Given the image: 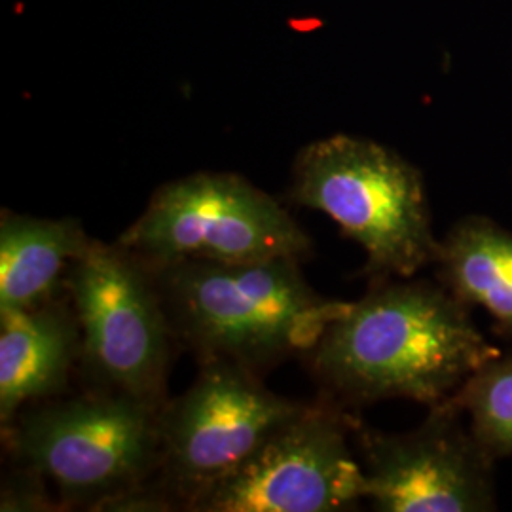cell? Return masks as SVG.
I'll use <instances>...</instances> for the list:
<instances>
[{
	"instance_id": "cell-2",
	"label": "cell",
	"mask_w": 512,
	"mask_h": 512,
	"mask_svg": "<svg viewBox=\"0 0 512 512\" xmlns=\"http://www.w3.org/2000/svg\"><path fill=\"white\" fill-rule=\"evenodd\" d=\"M296 258L152 266L177 344L198 363L226 361L264 376L315 344L348 306L315 293Z\"/></svg>"
},
{
	"instance_id": "cell-13",
	"label": "cell",
	"mask_w": 512,
	"mask_h": 512,
	"mask_svg": "<svg viewBox=\"0 0 512 512\" xmlns=\"http://www.w3.org/2000/svg\"><path fill=\"white\" fill-rule=\"evenodd\" d=\"M452 399L490 458L512 456V351L480 366Z\"/></svg>"
},
{
	"instance_id": "cell-14",
	"label": "cell",
	"mask_w": 512,
	"mask_h": 512,
	"mask_svg": "<svg viewBox=\"0 0 512 512\" xmlns=\"http://www.w3.org/2000/svg\"><path fill=\"white\" fill-rule=\"evenodd\" d=\"M54 497L48 492V480L35 469L18 465L2 480L0 511L44 512L57 511Z\"/></svg>"
},
{
	"instance_id": "cell-11",
	"label": "cell",
	"mask_w": 512,
	"mask_h": 512,
	"mask_svg": "<svg viewBox=\"0 0 512 512\" xmlns=\"http://www.w3.org/2000/svg\"><path fill=\"white\" fill-rule=\"evenodd\" d=\"M90 243L80 220L2 211L0 310L37 308L59 298L69 268Z\"/></svg>"
},
{
	"instance_id": "cell-10",
	"label": "cell",
	"mask_w": 512,
	"mask_h": 512,
	"mask_svg": "<svg viewBox=\"0 0 512 512\" xmlns=\"http://www.w3.org/2000/svg\"><path fill=\"white\" fill-rule=\"evenodd\" d=\"M80 355L82 336L69 296L37 308L0 310L2 429L25 406L63 395Z\"/></svg>"
},
{
	"instance_id": "cell-7",
	"label": "cell",
	"mask_w": 512,
	"mask_h": 512,
	"mask_svg": "<svg viewBox=\"0 0 512 512\" xmlns=\"http://www.w3.org/2000/svg\"><path fill=\"white\" fill-rule=\"evenodd\" d=\"M308 406L270 391L262 376L243 366L200 363L194 384L162 408V458L156 476L188 511Z\"/></svg>"
},
{
	"instance_id": "cell-3",
	"label": "cell",
	"mask_w": 512,
	"mask_h": 512,
	"mask_svg": "<svg viewBox=\"0 0 512 512\" xmlns=\"http://www.w3.org/2000/svg\"><path fill=\"white\" fill-rule=\"evenodd\" d=\"M291 196L363 247L372 281L408 279L437 260L420 169L376 141L332 135L302 148Z\"/></svg>"
},
{
	"instance_id": "cell-4",
	"label": "cell",
	"mask_w": 512,
	"mask_h": 512,
	"mask_svg": "<svg viewBox=\"0 0 512 512\" xmlns=\"http://www.w3.org/2000/svg\"><path fill=\"white\" fill-rule=\"evenodd\" d=\"M162 408L126 393L88 387L25 406L2 429L14 463L52 482L63 509L101 501L158 475Z\"/></svg>"
},
{
	"instance_id": "cell-15",
	"label": "cell",
	"mask_w": 512,
	"mask_h": 512,
	"mask_svg": "<svg viewBox=\"0 0 512 512\" xmlns=\"http://www.w3.org/2000/svg\"><path fill=\"white\" fill-rule=\"evenodd\" d=\"M183 509L179 499L169 492V488L158 476L112 495L101 501L93 511L101 512H167Z\"/></svg>"
},
{
	"instance_id": "cell-1",
	"label": "cell",
	"mask_w": 512,
	"mask_h": 512,
	"mask_svg": "<svg viewBox=\"0 0 512 512\" xmlns=\"http://www.w3.org/2000/svg\"><path fill=\"white\" fill-rule=\"evenodd\" d=\"M499 355L442 285L374 281L302 357L323 401L342 410L389 399L440 403Z\"/></svg>"
},
{
	"instance_id": "cell-8",
	"label": "cell",
	"mask_w": 512,
	"mask_h": 512,
	"mask_svg": "<svg viewBox=\"0 0 512 512\" xmlns=\"http://www.w3.org/2000/svg\"><path fill=\"white\" fill-rule=\"evenodd\" d=\"M355 421L323 399L310 404L188 511L336 512L357 507L366 499V478L349 442Z\"/></svg>"
},
{
	"instance_id": "cell-12",
	"label": "cell",
	"mask_w": 512,
	"mask_h": 512,
	"mask_svg": "<svg viewBox=\"0 0 512 512\" xmlns=\"http://www.w3.org/2000/svg\"><path fill=\"white\" fill-rule=\"evenodd\" d=\"M440 285L461 306H480L495 332L512 342V232L488 217L458 220L439 239Z\"/></svg>"
},
{
	"instance_id": "cell-6",
	"label": "cell",
	"mask_w": 512,
	"mask_h": 512,
	"mask_svg": "<svg viewBox=\"0 0 512 512\" xmlns=\"http://www.w3.org/2000/svg\"><path fill=\"white\" fill-rule=\"evenodd\" d=\"M118 243L152 266L304 260L313 251L281 203L234 173H194L160 186Z\"/></svg>"
},
{
	"instance_id": "cell-5",
	"label": "cell",
	"mask_w": 512,
	"mask_h": 512,
	"mask_svg": "<svg viewBox=\"0 0 512 512\" xmlns=\"http://www.w3.org/2000/svg\"><path fill=\"white\" fill-rule=\"evenodd\" d=\"M88 387L164 406L173 332L150 264L116 243L92 239L65 277Z\"/></svg>"
},
{
	"instance_id": "cell-9",
	"label": "cell",
	"mask_w": 512,
	"mask_h": 512,
	"mask_svg": "<svg viewBox=\"0 0 512 512\" xmlns=\"http://www.w3.org/2000/svg\"><path fill=\"white\" fill-rule=\"evenodd\" d=\"M366 499L382 512H486L497 509L494 459L478 444L463 410L444 399L408 433L355 421Z\"/></svg>"
}]
</instances>
